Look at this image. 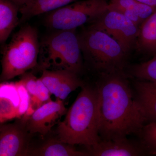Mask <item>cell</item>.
<instances>
[{"label": "cell", "mask_w": 156, "mask_h": 156, "mask_svg": "<svg viewBox=\"0 0 156 156\" xmlns=\"http://www.w3.org/2000/svg\"><path fill=\"white\" fill-rule=\"evenodd\" d=\"M99 76L96 88L101 139L139 136L147 121L127 74L118 72Z\"/></svg>", "instance_id": "1"}, {"label": "cell", "mask_w": 156, "mask_h": 156, "mask_svg": "<svg viewBox=\"0 0 156 156\" xmlns=\"http://www.w3.org/2000/svg\"><path fill=\"white\" fill-rule=\"evenodd\" d=\"M57 138L87 149L102 140L99 134L98 94L96 87L84 85L57 128Z\"/></svg>", "instance_id": "2"}, {"label": "cell", "mask_w": 156, "mask_h": 156, "mask_svg": "<svg viewBox=\"0 0 156 156\" xmlns=\"http://www.w3.org/2000/svg\"><path fill=\"white\" fill-rule=\"evenodd\" d=\"M78 35L83 59L99 75L125 72L128 55L113 38L89 26Z\"/></svg>", "instance_id": "3"}, {"label": "cell", "mask_w": 156, "mask_h": 156, "mask_svg": "<svg viewBox=\"0 0 156 156\" xmlns=\"http://www.w3.org/2000/svg\"><path fill=\"white\" fill-rule=\"evenodd\" d=\"M83 58L76 30H53L40 43L38 66L41 70H67L79 75Z\"/></svg>", "instance_id": "4"}, {"label": "cell", "mask_w": 156, "mask_h": 156, "mask_svg": "<svg viewBox=\"0 0 156 156\" xmlns=\"http://www.w3.org/2000/svg\"><path fill=\"white\" fill-rule=\"evenodd\" d=\"M40 43L37 30L29 24L13 35L3 49L1 82L22 76L37 66Z\"/></svg>", "instance_id": "5"}, {"label": "cell", "mask_w": 156, "mask_h": 156, "mask_svg": "<svg viewBox=\"0 0 156 156\" xmlns=\"http://www.w3.org/2000/svg\"><path fill=\"white\" fill-rule=\"evenodd\" d=\"M108 9V0H79L45 14L44 23L52 30H76Z\"/></svg>", "instance_id": "6"}, {"label": "cell", "mask_w": 156, "mask_h": 156, "mask_svg": "<svg viewBox=\"0 0 156 156\" xmlns=\"http://www.w3.org/2000/svg\"><path fill=\"white\" fill-rule=\"evenodd\" d=\"M89 26L108 34L119 44L128 55L135 46L139 34V26L112 9H108Z\"/></svg>", "instance_id": "7"}, {"label": "cell", "mask_w": 156, "mask_h": 156, "mask_svg": "<svg viewBox=\"0 0 156 156\" xmlns=\"http://www.w3.org/2000/svg\"><path fill=\"white\" fill-rule=\"evenodd\" d=\"M63 100L57 98L44 103L34 111L26 122L27 130L30 134L39 133L44 136L50 132L67 111Z\"/></svg>", "instance_id": "8"}, {"label": "cell", "mask_w": 156, "mask_h": 156, "mask_svg": "<svg viewBox=\"0 0 156 156\" xmlns=\"http://www.w3.org/2000/svg\"><path fill=\"white\" fill-rule=\"evenodd\" d=\"M30 134L25 123H14L0 127V156H27Z\"/></svg>", "instance_id": "9"}, {"label": "cell", "mask_w": 156, "mask_h": 156, "mask_svg": "<svg viewBox=\"0 0 156 156\" xmlns=\"http://www.w3.org/2000/svg\"><path fill=\"white\" fill-rule=\"evenodd\" d=\"M89 156H140L149 155L141 140L128 139V137L102 140L87 149Z\"/></svg>", "instance_id": "10"}, {"label": "cell", "mask_w": 156, "mask_h": 156, "mask_svg": "<svg viewBox=\"0 0 156 156\" xmlns=\"http://www.w3.org/2000/svg\"><path fill=\"white\" fill-rule=\"evenodd\" d=\"M40 78L50 94L62 100L85 85L79 75L67 70L44 69Z\"/></svg>", "instance_id": "11"}, {"label": "cell", "mask_w": 156, "mask_h": 156, "mask_svg": "<svg viewBox=\"0 0 156 156\" xmlns=\"http://www.w3.org/2000/svg\"><path fill=\"white\" fill-rule=\"evenodd\" d=\"M134 87L147 124L156 122V83L139 80L135 82Z\"/></svg>", "instance_id": "12"}, {"label": "cell", "mask_w": 156, "mask_h": 156, "mask_svg": "<svg viewBox=\"0 0 156 156\" xmlns=\"http://www.w3.org/2000/svg\"><path fill=\"white\" fill-rule=\"evenodd\" d=\"M20 7L11 0H0V42L7 41L14 29L20 22Z\"/></svg>", "instance_id": "13"}, {"label": "cell", "mask_w": 156, "mask_h": 156, "mask_svg": "<svg viewBox=\"0 0 156 156\" xmlns=\"http://www.w3.org/2000/svg\"><path fill=\"white\" fill-rule=\"evenodd\" d=\"M74 146L62 142L57 139H50L39 147L29 149L27 156H88L87 152L76 150Z\"/></svg>", "instance_id": "14"}, {"label": "cell", "mask_w": 156, "mask_h": 156, "mask_svg": "<svg viewBox=\"0 0 156 156\" xmlns=\"http://www.w3.org/2000/svg\"><path fill=\"white\" fill-rule=\"evenodd\" d=\"M135 46L140 52L156 54V10L140 26Z\"/></svg>", "instance_id": "15"}, {"label": "cell", "mask_w": 156, "mask_h": 156, "mask_svg": "<svg viewBox=\"0 0 156 156\" xmlns=\"http://www.w3.org/2000/svg\"><path fill=\"white\" fill-rule=\"evenodd\" d=\"M77 1L79 0H34L30 5L20 10L21 14L20 22L46 14Z\"/></svg>", "instance_id": "16"}, {"label": "cell", "mask_w": 156, "mask_h": 156, "mask_svg": "<svg viewBox=\"0 0 156 156\" xmlns=\"http://www.w3.org/2000/svg\"><path fill=\"white\" fill-rule=\"evenodd\" d=\"M127 9L136 12L143 22L156 10V8L143 4L136 0H108V9Z\"/></svg>", "instance_id": "17"}, {"label": "cell", "mask_w": 156, "mask_h": 156, "mask_svg": "<svg viewBox=\"0 0 156 156\" xmlns=\"http://www.w3.org/2000/svg\"><path fill=\"white\" fill-rule=\"evenodd\" d=\"M130 74L140 80L156 83V54L150 60L132 66Z\"/></svg>", "instance_id": "18"}, {"label": "cell", "mask_w": 156, "mask_h": 156, "mask_svg": "<svg viewBox=\"0 0 156 156\" xmlns=\"http://www.w3.org/2000/svg\"><path fill=\"white\" fill-rule=\"evenodd\" d=\"M139 136L149 155L156 156V122L146 124Z\"/></svg>", "instance_id": "19"}, {"label": "cell", "mask_w": 156, "mask_h": 156, "mask_svg": "<svg viewBox=\"0 0 156 156\" xmlns=\"http://www.w3.org/2000/svg\"><path fill=\"white\" fill-rule=\"evenodd\" d=\"M37 78L32 73H26L22 75L20 83L31 98L37 99Z\"/></svg>", "instance_id": "20"}, {"label": "cell", "mask_w": 156, "mask_h": 156, "mask_svg": "<svg viewBox=\"0 0 156 156\" xmlns=\"http://www.w3.org/2000/svg\"><path fill=\"white\" fill-rule=\"evenodd\" d=\"M14 104L9 98L1 96V122L4 120L5 117H10L15 111Z\"/></svg>", "instance_id": "21"}, {"label": "cell", "mask_w": 156, "mask_h": 156, "mask_svg": "<svg viewBox=\"0 0 156 156\" xmlns=\"http://www.w3.org/2000/svg\"><path fill=\"white\" fill-rule=\"evenodd\" d=\"M37 100L41 102H46L51 100L50 99L51 95L50 91L43 83L40 78L37 79Z\"/></svg>", "instance_id": "22"}, {"label": "cell", "mask_w": 156, "mask_h": 156, "mask_svg": "<svg viewBox=\"0 0 156 156\" xmlns=\"http://www.w3.org/2000/svg\"><path fill=\"white\" fill-rule=\"evenodd\" d=\"M11 1L17 4L20 9L30 5L31 3L33 2L34 0H11Z\"/></svg>", "instance_id": "23"}, {"label": "cell", "mask_w": 156, "mask_h": 156, "mask_svg": "<svg viewBox=\"0 0 156 156\" xmlns=\"http://www.w3.org/2000/svg\"><path fill=\"white\" fill-rule=\"evenodd\" d=\"M140 2L156 8V0H136Z\"/></svg>", "instance_id": "24"}]
</instances>
